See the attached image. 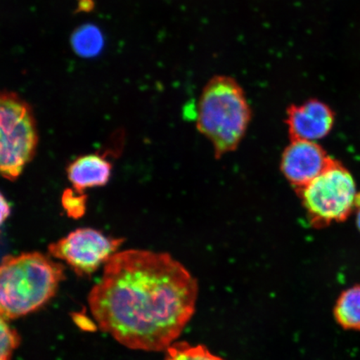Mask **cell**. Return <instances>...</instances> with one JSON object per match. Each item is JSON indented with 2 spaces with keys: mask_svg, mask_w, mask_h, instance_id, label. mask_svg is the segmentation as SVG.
<instances>
[{
  "mask_svg": "<svg viewBox=\"0 0 360 360\" xmlns=\"http://www.w3.org/2000/svg\"><path fill=\"white\" fill-rule=\"evenodd\" d=\"M197 296L195 278L172 256L129 250L108 261L88 303L100 330L120 344L159 352L181 334Z\"/></svg>",
  "mask_w": 360,
  "mask_h": 360,
  "instance_id": "1",
  "label": "cell"
},
{
  "mask_svg": "<svg viewBox=\"0 0 360 360\" xmlns=\"http://www.w3.org/2000/svg\"><path fill=\"white\" fill-rule=\"evenodd\" d=\"M65 278L62 264L38 252L6 256L0 263V314L11 321L37 311Z\"/></svg>",
  "mask_w": 360,
  "mask_h": 360,
  "instance_id": "2",
  "label": "cell"
},
{
  "mask_svg": "<svg viewBox=\"0 0 360 360\" xmlns=\"http://www.w3.org/2000/svg\"><path fill=\"white\" fill-rule=\"evenodd\" d=\"M197 107V129L212 143L215 157L235 151L252 115L241 85L231 76L216 75L202 89Z\"/></svg>",
  "mask_w": 360,
  "mask_h": 360,
  "instance_id": "3",
  "label": "cell"
},
{
  "mask_svg": "<svg viewBox=\"0 0 360 360\" xmlns=\"http://www.w3.org/2000/svg\"><path fill=\"white\" fill-rule=\"evenodd\" d=\"M39 142L32 110L17 94L0 92V177L19 178Z\"/></svg>",
  "mask_w": 360,
  "mask_h": 360,
  "instance_id": "4",
  "label": "cell"
},
{
  "mask_svg": "<svg viewBox=\"0 0 360 360\" xmlns=\"http://www.w3.org/2000/svg\"><path fill=\"white\" fill-rule=\"evenodd\" d=\"M297 193L315 228L344 221L352 212L357 195L352 175L336 160Z\"/></svg>",
  "mask_w": 360,
  "mask_h": 360,
  "instance_id": "5",
  "label": "cell"
},
{
  "mask_svg": "<svg viewBox=\"0 0 360 360\" xmlns=\"http://www.w3.org/2000/svg\"><path fill=\"white\" fill-rule=\"evenodd\" d=\"M124 240L91 228L76 229L49 246L52 257L64 261L79 276H89L105 265Z\"/></svg>",
  "mask_w": 360,
  "mask_h": 360,
  "instance_id": "6",
  "label": "cell"
},
{
  "mask_svg": "<svg viewBox=\"0 0 360 360\" xmlns=\"http://www.w3.org/2000/svg\"><path fill=\"white\" fill-rule=\"evenodd\" d=\"M335 161L316 143L296 141H291L283 151L281 168L288 181L298 191L330 168Z\"/></svg>",
  "mask_w": 360,
  "mask_h": 360,
  "instance_id": "7",
  "label": "cell"
},
{
  "mask_svg": "<svg viewBox=\"0 0 360 360\" xmlns=\"http://www.w3.org/2000/svg\"><path fill=\"white\" fill-rule=\"evenodd\" d=\"M286 123L291 141H313L330 133L335 123V112L326 103L312 98L287 110Z\"/></svg>",
  "mask_w": 360,
  "mask_h": 360,
  "instance_id": "8",
  "label": "cell"
},
{
  "mask_svg": "<svg viewBox=\"0 0 360 360\" xmlns=\"http://www.w3.org/2000/svg\"><path fill=\"white\" fill-rule=\"evenodd\" d=\"M112 168L105 155H86L79 157L68 166L67 176L75 191L84 193L88 188L106 186Z\"/></svg>",
  "mask_w": 360,
  "mask_h": 360,
  "instance_id": "9",
  "label": "cell"
},
{
  "mask_svg": "<svg viewBox=\"0 0 360 360\" xmlns=\"http://www.w3.org/2000/svg\"><path fill=\"white\" fill-rule=\"evenodd\" d=\"M335 316L342 326L360 330V286L350 288L341 295Z\"/></svg>",
  "mask_w": 360,
  "mask_h": 360,
  "instance_id": "10",
  "label": "cell"
},
{
  "mask_svg": "<svg viewBox=\"0 0 360 360\" xmlns=\"http://www.w3.org/2000/svg\"><path fill=\"white\" fill-rule=\"evenodd\" d=\"M103 37L100 29L93 25L79 27L72 35L74 51L83 58H92L100 53L103 47Z\"/></svg>",
  "mask_w": 360,
  "mask_h": 360,
  "instance_id": "11",
  "label": "cell"
},
{
  "mask_svg": "<svg viewBox=\"0 0 360 360\" xmlns=\"http://www.w3.org/2000/svg\"><path fill=\"white\" fill-rule=\"evenodd\" d=\"M166 351L165 360H224L211 353L205 346L191 345L186 342H177Z\"/></svg>",
  "mask_w": 360,
  "mask_h": 360,
  "instance_id": "12",
  "label": "cell"
},
{
  "mask_svg": "<svg viewBox=\"0 0 360 360\" xmlns=\"http://www.w3.org/2000/svg\"><path fill=\"white\" fill-rule=\"evenodd\" d=\"M20 341L19 333L0 314V360H11Z\"/></svg>",
  "mask_w": 360,
  "mask_h": 360,
  "instance_id": "13",
  "label": "cell"
},
{
  "mask_svg": "<svg viewBox=\"0 0 360 360\" xmlns=\"http://www.w3.org/2000/svg\"><path fill=\"white\" fill-rule=\"evenodd\" d=\"M61 202L66 214L72 219H78L86 212L87 195L75 188H67L65 191Z\"/></svg>",
  "mask_w": 360,
  "mask_h": 360,
  "instance_id": "14",
  "label": "cell"
},
{
  "mask_svg": "<svg viewBox=\"0 0 360 360\" xmlns=\"http://www.w3.org/2000/svg\"><path fill=\"white\" fill-rule=\"evenodd\" d=\"M11 213V205L4 198L1 193H0V227L2 226L7 219L10 217Z\"/></svg>",
  "mask_w": 360,
  "mask_h": 360,
  "instance_id": "15",
  "label": "cell"
},
{
  "mask_svg": "<svg viewBox=\"0 0 360 360\" xmlns=\"http://www.w3.org/2000/svg\"><path fill=\"white\" fill-rule=\"evenodd\" d=\"M94 4L93 0H79L78 8L80 12H89L93 11Z\"/></svg>",
  "mask_w": 360,
  "mask_h": 360,
  "instance_id": "16",
  "label": "cell"
},
{
  "mask_svg": "<svg viewBox=\"0 0 360 360\" xmlns=\"http://www.w3.org/2000/svg\"><path fill=\"white\" fill-rule=\"evenodd\" d=\"M354 208L357 211V224L360 231V193H357L356 197H355Z\"/></svg>",
  "mask_w": 360,
  "mask_h": 360,
  "instance_id": "17",
  "label": "cell"
}]
</instances>
